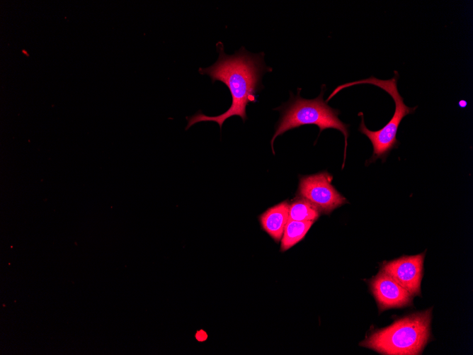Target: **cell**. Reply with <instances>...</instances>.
I'll return each mask as SVG.
<instances>
[{"instance_id": "obj_1", "label": "cell", "mask_w": 473, "mask_h": 355, "mask_svg": "<svg viewBox=\"0 0 473 355\" xmlns=\"http://www.w3.org/2000/svg\"><path fill=\"white\" fill-rule=\"evenodd\" d=\"M216 48L219 54L218 60L207 68H199L198 72L200 74L208 75L212 83L220 81L228 87L232 96L231 106L218 115H206L199 111L187 117L186 130L203 121L215 122L222 129L224 122L232 116H239L245 122L247 119L246 106L257 102L256 93L263 88L261 84L263 74L272 72V68L266 65L263 52L253 54L241 47L234 55H228L221 41L216 43Z\"/></svg>"}, {"instance_id": "obj_2", "label": "cell", "mask_w": 473, "mask_h": 355, "mask_svg": "<svg viewBox=\"0 0 473 355\" xmlns=\"http://www.w3.org/2000/svg\"><path fill=\"white\" fill-rule=\"evenodd\" d=\"M432 310L411 313L375 329L360 345L385 355L421 354L431 337Z\"/></svg>"}, {"instance_id": "obj_3", "label": "cell", "mask_w": 473, "mask_h": 355, "mask_svg": "<svg viewBox=\"0 0 473 355\" xmlns=\"http://www.w3.org/2000/svg\"><path fill=\"white\" fill-rule=\"evenodd\" d=\"M325 89L326 86L323 84L321 91L317 98L306 99L300 96L301 89L297 88L296 96L290 92L288 102L275 109L280 111L281 115L270 141L273 154H275L273 142L278 136L302 125H315L319 128V134L323 130L331 128L338 130L343 135L345 138L344 164L349 125L338 118L340 111L330 107L324 100Z\"/></svg>"}, {"instance_id": "obj_4", "label": "cell", "mask_w": 473, "mask_h": 355, "mask_svg": "<svg viewBox=\"0 0 473 355\" xmlns=\"http://www.w3.org/2000/svg\"><path fill=\"white\" fill-rule=\"evenodd\" d=\"M394 76L389 79H380L371 76L367 79L345 83L338 86L326 100L327 103L342 89L358 84L376 86L386 91L392 98L395 104L394 113L390 120L378 130L372 131L367 129L365 124L363 113H359L361 123L358 130L368 137L373 147L372 155L368 160L369 163L374 162L377 159H381L382 162H384L389 152L398 147L399 142L397 139V133L401 121L407 115L413 113L417 108V106L411 108L404 103V98L397 89L399 72L394 70Z\"/></svg>"}, {"instance_id": "obj_5", "label": "cell", "mask_w": 473, "mask_h": 355, "mask_svg": "<svg viewBox=\"0 0 473 355\" xmlns=\"http://www.w3.org/2000/svg\"><path fill=\"white\" fill-rule=\"evenodd\" d=\"M333 176L327 171L300 176L298 195L314 206L319 213L330 214L348 201L331 184Z\"/></svg>"}, {"instance_id": "obj_6", "label": "cell", "mask_w": 473, "mask_h": 355, "mask_svg": "<svg viewBox=\"0 0 473 355\" xmlns=\"http://www.w3.org/2000/svg\"><path fill=\"white\" fill-rule=\"evenodd\" d=\"M425 254L424 252L384 261L382 264L380 270L390 276L413 297L421 296Z\"/></svg>"}, {"instance_id": "obj_7", "label": "cell", "mask_w": 473, "mask_h": 355, "mask_svg": "<svg viewBox=\"0 0 473 355\" xmlns=\"http://www.w3.org/2000/svg\"><path fill=\"white\" fill-rule=\"evenodd\" d=\"M370 288L380 312L413 304L414 297L382 270L370 281Z\"/></svg>"}, {"instance_id": "obj_8", "label": "cell", "mask_w": 473, "mask_h": 355, "mask_svg": "<svg viewBox=\"0 0 473 355\" xmlns=\"http://www.w3.org/2000/svg\"><path fill=\"white\" fill-rule=\"evenodd\" d=\"M289 203L287 201L268 208L258 216L261 229L275 242H278L283 234L289 217Z\"/></svg>"}, {"instance_id": "obj_9", "label": "cell", "mask_w": 473, "mask_h": 355, "mask_svg": "<svg viewBox=\"0 0 473 355\" xmlns=\"http://www.w3.org/2000/svg\"><path fill=\"white\" fill-rule=\"evenodd\" d=\"M314 222L288 220L281 238L280 251L285 252L300 242Z\"/></svg>"}, {"instance_id": "obj_10", "label": "cell", "mask_w": 473, "mask_h": 355, "mask_svg": "<svg viewBox=\"0 0 473 355\" xmlns=\"http://www.w3.org/2000/svg\"><path fill=\"white\" fill-rule=\"evenodd\" d=\"M318 209L307 200L297 197L289 205L288 220L297 221H316L319 217Z\"/></svg>"}, {"instance_id": "obj_11", "label": "cell", "mask_w": 473, "mask_h": 355, "mask_svg": "<svg viewBox=\"0 0 473 355\" xmlns=\"http://www.w3.org/2000/svg\"><path fill=\"white\" fill-rule=\"evenodd\" d=\"M207 334L203 329L198 330L195 334V338L198 342H203L207 339Z\"/></svg>"}]
</instances>
